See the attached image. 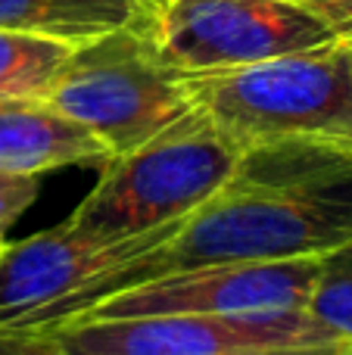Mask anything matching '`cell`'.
<instances>
[{
  "label": "cell",
  "instance_id": "12",
  "mask_svg": "<svg viewBox=\"0 0 352 355\" xmlns=\"http://www.w3.org/2000/svg\"><path fill=\"white\" fill-rule=\"evenodd\" d=\"M306 315L324 334L352 343V243L322 259Z\"/></svg>",
  "mask_w": 352,
  "mask_h": 355
},
{
  "label": "cell",
  "instance_id": "8",
  "mask_svg": "<svg viewBox=\"0 0 352 355\" xmlns=\"http://www.w3.org/2000/svg\"><path fill=\"white\" fill-rule=\"evenodd\" d=\"M62 355H228L256 346L337 340L297 312L262 315H147L78 321L50 331Z\"/></svg>",
  "mask_w": 352,
  "mask_h": 355
},
{
  "label": "cell",
  "instance_id": "9",
  "mask_svg": "<svg viewBox=\"0 0 352 355\" xmlns=\"http://www.w3.org/2000/svg\"><path fill=\"white\" fill-rule=\"evenodd\" d=\"M109 150L47 100H0V168L44 175L69 166H103Z\"/></svg>",
  "mask_w": 352,
  "mask_h": 355
},
{
  "label": "cell",
  "instance_id": "2",
  "mask_svg": "<svg viewBox=\"0 0 352 355\" xmlns=\"http://www.w3.org/2000/svg\"><path fill=\"white\" fill-rule=\"evenodd\" d=\"M240 153V144L193 106L147 144L106 159L100 181L66 225L122 240L191 218L225 187Z\"/></svg>",
  "mask_w": 352,
  "mask_h": 355
},
{
  "label": "cell",
  "instance_id": "7",
  "mask_svg": "<svg viewBox=\"0 0 352 355\" xmlns=\"http://www.w3.org/2000/svg\"><path fill=\"white\" fill-rule=\"evenodd\" d=\"M324 256L284 262H234L178 271L94 306L78 321L147 315H262L306 309ZM72 321V324H78Z\"/></svg>",
  "mask_w": 352,
  "mask_h": 355
},
{
  "label": "cell",
  "instance_id": "11",
  "mask_svg": "<svg viewBox=\"0 0 352 355\" xmlns=\"http://www.w3.org/2000/svg\"><path fill=\"white\" fill-rule=\"evenodd\" d=\"M72 44L0 31V100H47Z\"/></svg>",
  "mask_w": 352,
  "mask_h": 355
},
{
  "label": "cell",
  "instance_id": "3",
  "mask_svg": "<svg viewBox=\"0 0 352 355\" xmlns=\"http://www.w3.org/2000/svg\"><path fill=\"white\" fill-rule=\"evenodd\" d=\"M184 87L240 147L281 137L352 141V53L343 41L228 72L184 75Z\"/></svg>",
  "mask_w": 352,
  "mask_h": 355
},
{
  "label": "cell",
  "instance_id": "13",
  "mask_svg": "<svg viewBox=\"0 0 352 355\" xmlns=\"http://www.w3.org/2000/svg\"><path fill=\"white\" fill-rule=\"evenodd\" d=\"M37 193H41V175H19L0 168V250L10 243V231L35 206Z\"/></svg>",
  "mask_w": 352,
  "mask_h": 355
},
{
  "label": "cell",
  "instance_id": "6",
  "mask_svg": "<svg viewBox=\"0 0 352 355\" xmlns=\"http://www.w3.org/2000/svg\"><path fill=\"white\" fill-rule=\"evenodd\" d=\"M143 28L181 75L228 72L337 41L299 0H162Z\"/></svg>",
  "mask_w": 352,
  "mask_h": 355
},
{
  "label": "cell",
  "instance_id": "18",
  "mask_svg": "<svg viewBox=\"0 0 352 355\" xmlns=\"http://www.w3.org/2000/svg\"><path fill=\"white\" fill-rule=\"evenodd\" d=\"M346 47H349V53H352V44H346Z\"/></svg>",
  "mask_w": 352,
  "mask_h": 355
},
{
  "label": "cell",
  "instance_id": "1",
  "mask_svg": "<svg viewBox=\"0 0 352 355\" xmlns=\"http://www.w3.org/2000/svg\"><path fill=\"white\" fill-rule=\"evenodd\" d=\"M349 243L352 141L281 137L243 147L225 187L172 240L116 271L112 296L206 265L328 256Z\"/></svg>",
  "mask_w": 352,
  "mask_h": 355
},
{
  "label": "cell",
  "instance_id": "10",
  "mask_svg": "<svg viewBox=\"0 0 352 355\" xmlns=\"http://www.w3.org/2000/svg\"><path fill=\"white\" fill-rule=\"evenodd\" d=\"M143 19L147 10L134 0H0V31L37 35L72 47Z\"/></svg>",
  "mask_w": 352,
  "mask_h": 355
},
{
  "label": "cell",
  "instance_id": "14",
  "mask_svg": "<svg viewBox=\"0 0 352 355\" xmlns=\"http://www.w3.org/2000/svg\"><path fill=\"white\" fill-rule=\"evenodd\" d=\"M0 355H62L50 331H10L0 327Z\"/></svg>",
  "mask_w": 352,
  "mask_h": 355
},
{
  "label": "cell",
  "instance_id": "4",
  "mask_svg": "<svg viewBox=\"0 0 352 355\" xmlns=\"http://www.w3.org/2000/svg\"><path fill=\"white\" fill-rule=\"evenodd\" d=\"M143 22L72 47L47 94V103L91 131L109 159L131 153L193 110L184 75L162 60Z\"/></svg>",
  "mask_w": 352,
  "mask_h": 355
},
{
  "label": "cell",
  "instance_id": "15",
  "mask_svg": "<svg viewBox=\"0 0 352 355\" xmlns=\"http://www.w3.org/2000/svg\"><path fill=\"white\" fill-rule=\"evenodd\" d=\"M343 44H352V0H299Z\"/></svg>",
  "mask_w": 352,
  "mask_h": 355
},
{
  "label": "cell",
  "instance_id": "17",
  "mask_svg": "<svg viewBox=\"0 0 352 355\" xmlns=\"http://www.w3.org/2000/svg\"><path fill=\"white\" fill-rule=\"evenodd\" d=\"M134 3H141V6H143V10H147V12H150V10H153V6H159V3H162V0H134Z\"/></svg>",
  "mask_w": 352,
  "mask_h": 355
},
{
  "label": "cell",
  "instance_id": "5",
  "mask_svg": "<svg viewBox=\"0 0 352 355\" xmlns=\"http://www.w3.org/2000/svg\"><path fill=\"white\" fill-rule=\"evenodd\" d=\"M187 218L134 237L103 240L66 221L0 250V327L60 331L81 312L100 277L172 240Z\"/></svg>",
  "mask_w": 352,
  "mask_h": 355
},
{
  "label": "cell",
  "instance_id": "16",
  "mask_svg": "<svg viewBox=\"0 0 352 355\" xmlns=\"http://www.w3.org/2000/svg\"><path fill=\"white\" fill-rule=\"evenodd\" d=\"M228 355H352L349 340H315V343H287V346H256Z\"/></svg>",
  "mask_w": 352,
  "mask_h": 355
}]
</instances>
